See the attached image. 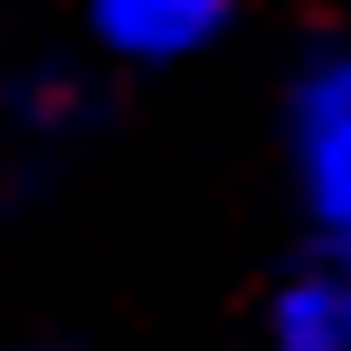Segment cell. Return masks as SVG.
<instances>
[{
	"mask_svg": "<svg viewBox=\"0 0 351 351\" xmlns=\"http://www.w3.org/2000/svg\"><path fill=\"white\" fill-rule=\"evenodd\" d=\"M294 190L351 266V48H323L294 76Z\"/></svg>",
	"mask_w": 351,
	"mask_h": 351,
	"instance_id": "cell-1",
	"label": "cell"
},
{
	"mask_svg": "<svg viewBox=\"0 0 351 351\" xmlns=\"http://www.w3.org/2000/svg\"><path fill=\"white\" fill-rule=\"evenodd\" d=\"M219 19H228V0H95V38L114 58H143V66L209 48Z\"/></svg>",
	"mask_w": 351,
	"mask_h": 351,
	"instance_id": "cell-2",
	"label": "cell"
},
{
	"mask_svg": "<svg viewBox=\"0 0 351 351\" xmlns=\"http://www.w3.org/2000/svg\"><path fill=\"white\" fill-rule=\"evenodd\" d=\"M266 351H351V266H304L276 285Z\"/></svg>",
	"mask_w": 351,
	"mask_h": 351,
	"instance_id": "cell-3",
	"label": "cell"
}]
</instances>
